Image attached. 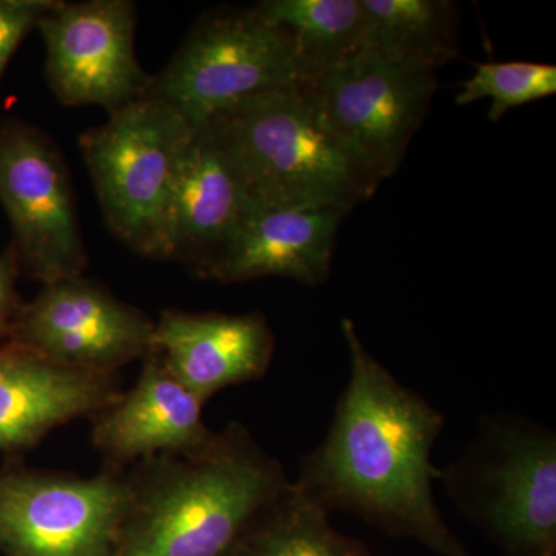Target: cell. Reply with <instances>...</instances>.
I'll return each instance as SVG.
<instances>
[{"label":"cell","instance_id":"cell-1","mask_svg":"<svg viewBox=\"0 0 556 556\" xmlns=\"http://www.w3.org/2000/svg\"><path fill=\"white\" fill-rule=\"evenodd\" d=\"M342 332L350 379L327 438L303 459L294 484L328 514L351 511L439 555L468 556L433 496L442 471L431 450L444 416L371 356L351 318Z\"/></svg>","mask_w":556,"mask_h":556},{"label":"cell","instance_id":"cell-2","mask_svg":"<svg viewBox=\"0 0 556 556\" xmlns=\"http://www.w3.org/2000/svg\"><path fill=\"white\" fill-rule=\"evenodd\" d=\"M116 556H232L289 484L251 431L229 424L203 448L135 464Z\"/></svg>","mask_w":556,"mask_h":556},{"label":"cell","instance_id":"cell-3","mask_svg":"<svg viewBox=\"0 0 556 556\" xmlns=\"http://www.w3.org/2000/svg\"><path fill=\"white\" fill-rule=\"evenodd\" d=\"M239 161L249 200L353 211L379 182L351 155L302 87L263 91L212 118Z\"/></svg>","mask_w":556,"mask_h":556},{"label":"cell","instance_id":"cell-4","mask_svg":"<svg viewBox=\"0 0 556 556\" xmlns=\"http://www.w3.org/2000/svg\"><path fill=\"white\" fill-rule=\"evenodd\" d=\"M195 126L144 97L84 131L79 149L110 230L142 257L170 260L172 197Z\"/></svg>","mask_w":556,"mask_h":556},{"label":"cell","instance_id":"cell-5","mask_svg":"<svg viewBox=\"0 0 556 556\" xmlns=\"http://www.w3.org/2000/svg\"><path fill=\"white\" fill-rule=\"evenodd\" d=\"M448 495L514 555L556 552V439L517 420L489 422L447 473Z\"/></svg>","mask_w":556,"mask_h":556},{"label":"cell","instance_id":"cell-6","mask_svg":"<svg viewBox=\"0 0 556 556\" xmlns=\"http://www.w3.org/2000/svg\"><path fill=\"white\" fill-rule=\"evenodd\" d=\"M299 86L291 36L252 7L201 17L148 97L199 127L254 94Z\"/></svg>","mask_w":556,"mask_h":556},{"label":"cell","instance_id":"cell-7","mask_svg":"<svg viewBox=\"0 0 556 556\" xmlns=\"http://www.w3.org/2000/svg\"><path fill=\"white\" fill-rule=\"evenodd\" d=\"M129 493L115 467L87 478L0 468V554L116 556Z\"/></svg>","mask_w":556,"mask_h":556},{"label":"cell","instance_id":"cell-8","mask_svg":"<svg viewBox=\"0 0 556 556\" xmlns=\"http://www.w3.org/2000/svg\"><path fill=\"white\" fill-rule=\"evenodd\" d=\"M302 87L329 129L376 181L393 177L438 89L437 72L372 50Z\"/></svg>","mask_w":556,"mask_h":556},{"label":"cell","instance_id":"cell-9","mask_svg":"<svg viewBox=\"0 0 556 556\" xmlns=\"http://www.w3.org/2000/svg\"><path fill=\"white\" fill-rule=\"evenodd\" d=\"M0 204L21 274L42 287L83 276L89 258L67 164L53 139L21 119L0 126Z\"/></svg>","mask_w":556,"mask_h":556},{"label":"cell","instance_id":"cell-10","mask_svg":"<svg viewBox=\"0 0 556 556\" xmlns=\"http://www.w3.org/2000/svg\"><path fill=\"white\" fill-rule=\"evenodd\" d=\"M38 30L47 83L62 105L112 113L148 97L153 76L135 53L137 9L130 0H54Z\"/></svg>","mask_w":556,"mask_h":556},{"label":"cell","instance_id":"cell-11","mask_svg":"<svg viewBox=\"0 0 556 556\" xmlns=\"http://www.w3.org/2000/svg\"><path fill=\"white\" fill-rule=\"evenodd\" d=\"M153 331L148 314L80 276L43 285L22 303L9 342L62 367L115 376L148 356Z\"/></svg>","mask_w":556,"mask_h":556},{"label":"cell","instance_id":"cell-12","mask_svg":"<svg viewBox=\"0 0 556 556\" xmlns=\"http://www.w3.org/2000/svg\"><path fill=\"white\" fill-rule=\"evenodd\" d=\"M350 212L339 206H285L249 200L201 278L240 283L285 277L317 287L331 274L336 237Z\"/></svg>","mask_w":556,"mask_h":556},{"label":"cell","instance_id":"cell-13","mask_svg":"<svg viewBox=\"0 0 556 556\" xmlns=\"http://www.w3.org/2000/svg\"><path fill=\"white\" fill-rule=\"evenodd\" d=\"M203 407L150 350L137 383L93 415L91 441L105 466L121 470L153 456L195 452L215 437L204 424Z\"/></svg>","mask_w":556,"mask_h":556},{"label":"cell","instance_id":"cell-14","mask_svg":"<svg viewBox=\"0 0 556 556\" xmlns=\"http://www.w3.org/2000/svg\"><path fill=\"white\" fill-rule=\"evenodd\" d=\"M248 201L247 179L217 121L195 127L172 197L170 260L203 277Z\"/></svg>","mask_w":556,"mask_h":556},{"label":"cell","instance_id":"cell-15","mask_svg":"<svg viewBox=\"0 0 556 556\" xmlns=\"http://www.w3.org/2000/svg\"><path fill=\"white\" fill-rule=\"evenodd\" d=\"M152 350L182 386L206 402L225 388L262 379L276 339L262 314L166 309L155 321Z\"/></svg>","mask_w":556,"mask_h":556},{"label":"cell","instance_id":"cell-16","mask_svg":"<svg viewBox=\"0 0 556 556\" xmlns=\"http://www.w3.org/2000/svg\"><path fill=\"white\" fill-rule=\"evenodd\" d=\"M118 376L62 367L25 348L0 346V452L16 455L54 428L119 397Z\"/></svg>","mask_w":556,"mask_h":556},{"label":"cell","instance_id":"cell-17","mask_svg":"<svg viewBox=\"0 0 556 556\" xmlns=\"http://www.w3.org/2000/svg\"><path fill=\"white\" fill-rule=\"evenodd\" d=\"M255 9L291 36L300 86L368 50L362 0H266Z\"/></svg>","mask_w":556,"mask_h":556},{"label":"cell","instance_id":"cell-18","mask_svg":"<svg viewBox=\"0 0 556 556\" xmlns=\"http://www.w3.org/2000/svg\"><path fill=\"white\" fill-rule=\"evenodd\" d=\"M368 50L394 64L437 72L456 56V7L447 0H362Z\"/></svg>","mask_w":556,"mask_h":556},{"label":"cell","instance_id":"cell-19","mask_svg":"<svg viewBox=\"0 0 556 556\" xmlns=\"http://www.w3.org/2000/svg\"><path fill=\"white\" fill-rule=\"evenodd\" d=\"M232 556H371L368 548L342 535L329 514L289 481L269 504Z\"/></svg>","mask_w":556,"mask_h":556},{"label":"cell","instance_id":"cell-20","mask_svg":"<svg viewBox=\"0 0 556 556\" xmlns=\"http://www.w3.org/2000/svg\"><path fill=\"white\" fill-rule=\"evenodd\" d=\"M555 93V65L522 61L485 62L478 64L473 76L463 84L456 102L470 105L490 98L492 105L486 115L490 121H500L510 110Z\"/></svg>","mask_w":556,"mask_h":556},{"label":"cell","instance_id":"cell-21","mask_svg":"<svg viewBox=\"0 0 556 556\" xmlns=\"http://www.w3.org/2000/svg\"><path fill=\"white\" fill-rule=\"evenodd\" d=\"M54 0H0V80L22 40L38 30Z\"/></svg>","mask_w":556,"mask_h":556},{"label":"cell","instance_id":"cell-22","mask_svg":"<svg viewBox=\"0 0 556 556\" xmlns=\"http://www.w3.org/2000/svg\"><path fill=\"white\" fill-rule=\"evenodd\" d=\"M20 276V260L10 244L0 254V346L9 342L11 328L22 306L16 289Z\"/></svg>","mask_w":556,"mask_h":556},{"label":"cell","instance_id":"cell-23","mask_svg":"<svg viewBox=\"0 0 556 556\" xmlns=\"http://www.w3.org/2000/svg\"><path fill=\"white\" fill-rule=\"evenodd\" d=\"M543 556H555V554H546V555H543Z\"/></svg>","mask_w":556,"mask_h":556}]
</instances>
